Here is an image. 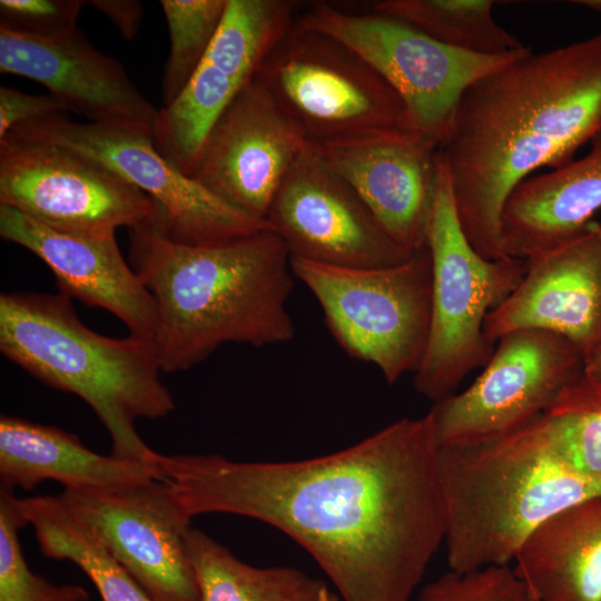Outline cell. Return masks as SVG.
<instances>
[{"label":"cell","instance_id":"12","mask_svg":"<svg viewBox=\"0 0 601 601\" xmlns=\"http://www.w3.org/2000/svg\"><path fill=\"white\" fill-rule=\"evenodd\" d=\"M0 205L52 229L110 236L161 214L147 194L69 149L24 139L0 140Z\"/></svg>","mask_w":601,"mask_h":601},{"label":"cell","instance_id":"7","mask_svg":"<svg viewBox=\"0 0 601 601\" xmlns=\"http://www.w3.org/2000/svg\"><path fill=\"white\" fill-rule=\"evenodd\" d=\"M255 79L309 145L415 129L401 96L372 67L341 42L297 23Z\"/></svg>","mask_w":601,"mask_h":601},{"label":"cell","instance_id":"32","mask_svg":"<svg viewBox=\"0 0 601 601\" xmlns=\"http://www.w3.org/2000/svg\"><path fill=\"white\" fill-rule=\"evenodd\" d=\"M69 110L51 95H33L7 86L0 87V139L12 128Z\"/></svg>","mask_w":601,"mask_h":601},{"label":"cell","instance_id":"5","mask_svg":"<svg viewBox=\"0 0 601 601\" xmlns=\"http://www.w3.org/2000/svg\"><path fill=\"white\" fill-rule=\"evenodd\" d=\"M439 463L447 563L455 572L509 565L543 521L601 494V483L558 460L535 418L493 441L439 447Z\"/></svg>","mask_w":601,"mask_h":601},{"label":"cell","instance_id":"10","mask_svg":"<svg viewBox=\"0 0 601 601\" xmlns=\"http://www.w3.org/2000/svg\"><path fill=\"white\" fill-rule=\"evenodd\" d=\"M4 138L52 144L115 173L159 205L161 229L177 243L201 245L272 230L267 220L240 213L180 171L140 129L59 115L19 125Z\"/></svg>","mask_w":601,"mask_h":601},{"label":"cell","instance_id":"18","mask_svg":"<svg viewBox=\"0 0 601 601\" xmlns=\"http://www.w3.org/2000/svg\"><path fill=\"white\" fill-rule=\"evenodd\" d=\"M524 263L520 284L487 315L486 338L545 329L571 341L585 362L601 348V221Z\"/></svg>","mask_w":601,"mask_h":601},{"label":"cell","instance_id":"35","mask_svg":"<svg viewBox=\"0 0 601 601\" xmlns=\"http://www.w3.org/2000/svg\"><path fill=\"white\" fill-rule=\"evenodd\" d=\"M572 2L601 13V0H578Z\"/></svg>","mask_w":601,"mask_h":601},{"label":"cell","instance_id":"25","mask_svg":"<svg viewBox=\"0 0 601 601\" xmlns=\"http://www.w3.org/2000/svg\"><path fill=\"white\" fill-rule=\"evenodd\" d=\"M14 505L33 528L40 551L48 558L79 566L102 601H154L59 495L14 496Z\"/></svg>","mask_w":601,"mask_h":601},{"label":"cell","instance_id":"30","mask_svg":"<svg viewBox=\"0 0 601 601\" xmlns=\"http://www.w3.org/2000/svg\"><path fill=\"white\" fill-rule=\"evenodd\" d=\"M417 601H538L509 565L447 572L426 584Z\"/></svg>","mask_w":601,"mask_h":601},{"label":"cell","instance_id":"31","mask_svg":"<svg viewBox=\"0 0 601 601\" xmlns=\"http://www.w3.org/2000/svg\"><path fill=\"white\" fill-rule=\"evenodd\" d=\"M83 0H1L0 29L52 38L77 29Z\"/></svg>","mask_w":601,"mask_h":601},{"label":"cell","instance_id":"6","mask_svg":"<svg viewBox=\"0 0 601 601\" xmlns=\"http://www.w3.org/2000/svg\"><path fill=\"white\" fill-rule=\"evenodd\" d=\"M426 247L432 260L431 325L414 387L439 402L454 394L472 371L487 364L494 344L484 334L485 319L513 293L525 272L524 260L487 259L472 247L459 221L442 148Z\"/></svg>","mask_w":601,"mask_h":601},{"label":"cell","instance_id":"2","mask_svg":"<svg viewBox=\"0 0 601 601\" xmlns=\"http://www.w3.org/2000/svg\"><path fill=\"white\" fill-rule=\"evenodd\" d=\"M601 129V32L528 53L461 97L444 154L456 214L472 247L505 256L501 216L534 170L571 162Z\"/></svg>","mask_w":601,"mask_h":601},{"label":"cell","instance_id":"14","mask_svg":"<svg viewBox=\"0 0 601 601\" xmlns=\"http://www.w3.org/2000/svg\"><path fill=\"white\" fill-rule=\"evenodd\" d=\"M285 0H228L217 33L179 97L159 108L154 131L158 152L190 175L210 128L252 81L293 26L296 7Z\"/></svg>","mask_w":601,"mask_h":601},{"label":"cell","instance_id":"4","mask_svg":"<svg viewBox=\"0 0 601 601\" xmlns=\"http://www.w3.org/2000/svg\"><path fill=\"white\" fill-rule=\"evenodd\" d=\"M0 351L42 383L86 402L106 427L111 454L155 463L139 436V418H162L175 401L160 378L154 339L112 338L88 328L70 297L12 292L0 295Z\"/></svg>","mask_w":601,"mask_h":601},{"label":"cell","instance_id":"8","mask_svg":"<svg viewBox=\"0 0 601 601\" xmlns=\"http://www.w3.org/2000/svg\"><path fill=\"white\" fill-rule=\"evenodd\" d=\"M290 265L295 278L318 302L329 333L347 355L375 365L390 384L416 372L431 325L427 247L390 267H336L295 258Z\"/></svg>","mask_w":601,"mask_h":601},{"label":"cell","instance_id":"22","mask_svg":"<svg viewBox=\"0 0 601 601\" xmlns=\"http://www.w3.org/2000/svg\"><path fill=\"white\" fill-rule=\"evenodd\" d=\"M1 487L33 490L56 481L63 490L102 489L160 479L156 464L102 455L59 427L17 416L0 417Z\"/></svg>","mask_w":601,"mask_h":601},{"label":"cell","instance_id":"11","mask_svg":"<svg viewBox=\"0 0 601 601\" xmlns=\"http://www.w3.org/2000/svg\"><path fill=\"white\" fill-rule=\"evenodd\" d=\"M496 343L473 384L431 408L439 447L470 446L508 435L546 412L582 376L583 355L554 332L522 328Z\"/></svg>","mask_w":601,"mask_h":601},{"label":"cell","instance_id":"24","mask_svg":"<svg viewBox=\"0 0 601 601\" xmlns=\"http://www.w3.org/2000/svg\"><path fill=\"white\" fill-rule=\"evenodd\" d=\"M187 546L200 601H339L323 580L290 566L245 563L200 530H189Z\"/></svg>","mask_w":601,"mask_h":601},{"label":"cell","instance_id":"23","mask_svg":"<svg viewBox=\"0 0 601 601\" xmlns=\"http://www.w3.org/2000/svg\"><path fill=\"white\" fill-rule=\"evenodd\" d=\"M514 561L538 601H601V494L543 521Z\"/></svg>","mask_w":601,"mask_h":601},{"label":"cell","instance_id":"19","mask_svg":"<svg viewBox=\"0 0 601 601\" xmlns=\"http://www.w3.org/2000/svg\"><path fill=\"white\" fill-rule=\"evenodd\" d=\"M0 71L46 87L89 122L126 126L154 136L159 115L120 61L80 30L38 38L0 29Z\"/></svg>","mask_w":601,"mask_h":601},{"label":"cell","instance_id":"16","mask_svg":"<svg viewBox=\"0 0 601 601\" xmlns=\"http://www.w3.org/2000/svg\"><path fill=\"white\" fill-rule=\"evenodd\" d=\"M306 146L254 79L215 121L189 176L233 208L266 220L277 189Z\"/></svg>","mask_w":601,"mask_h":601},{"label":"cell","instance_id":"20","mask_svg":"<svg viewBox=\"0 0 601 601\" xmlns=\"http://www.w3.org/2000/svg\"><path fill=\"white\" fill-rule=\"evenodd\" d=\"M0 236L40 258L55 275L60 293L108 311L131 335L155 338V302L124 258L115 235L59 231L0 205Z\"/></svg>","mask_w":601,"mask_h":601},{"label":"cell","instance_id":"1","mask_svg":"<svg viewBox=\"0 0 601 601\" xmlns=\"http://www.w3.org/2000/svg\"><path fill=\"white\" fill-rule=\"evenodd\" d=\"M160 477L190 518H252L293 539L344 601H410L444 541L439 445L428 412L300 461L164 455Z\"/></svg>","mask_w":601,"mask_h":601},{"label":"cell","instance_id":"34","mask_svg":"<svg viewBox=\"0 0 601 601\" xmlns=\"http://www.w3.org/2000/svg\"><path fill=\"white\" fill-rule=\"evenodd\" d=\"M582 378L593 390L601 393V348L584 362Z\"/></svg>","mask_w":601,"mask_h":601},{"label":"cell","instance_id":"3","mask_svg":"<svg viewBox=\"0 0 601 601\" xmlns=\"http://www.w3.org/2000/svg\"><path fill=\"white\" fill-rule=\"evenodd\" d=\"M130 266L155 302L162 372L186 371L226 343L266 346L295 335L290 256L270 229L201 245L169 238L160 215L128 228Z\"/></svg>","mask_w":601,"mask_h":601},{"label":"cell","instance_id":"17","mask_svg":"<svg viewBox=\"0 0 601 601\" xmlns=\"http://www.w3.org/2000/svg\"><path fill=\"white\" fill-rule=\"evenodd\" d=\"M308 146L357 193L396 244L412 254L426 248L439 141L410 129Z\"/></svg>","mask_w":601,"mask_h":601},{"label":"cell","instance_id":"15","mask_svg":"<svg viewBox=\"0 0 601 601\" xmlns=\"http://www.w3.org/2000/svg\"><path fill=\"white\" fill-rule=\"evenodd\" d=\"M266 220L295 259L375 268L414 255L386 234L357 193L308 144L277 189Z\"/></svg>","mask_w":601,"mask_h":601},{"label":"cell","instance_id":"33","mask_svg":"<svg viewBox=\"0 0 601 601\" xmlns=\"http://www.w3.org/2000/svg\"><path fill=\"white\" fill-rule=\"evenodd\" d=\"M88 3L107 17L126 40L139 32L144 7L137 0H91Z\"/></svg>","mask_w":601,"mask_h":601},{"label":"cell","instance_id":"21","mask_svg":"<svg viewBox=\"0 0 601 601\" xmlns=\"http://www.w3.org/2000/svg\"><path fill=\"white\" fill-rule=\"evenodd\" d=\"M578 160L522 181L501 216L505 256L526 260L582 233L601 209V129Z\"/></svg>","mask_w":601,"mask_h":601},{"label":"cell","instance_id":"13","mask_svg":"<svg viewBox=\"0 0 601 601\" xmlns=\"http://www.w3.org/2000/svg\"><path fill=\"white\" fill-rule=\"evenodd\" d=\"M59 497L154 601H200L187 546L191 518L164 480Z\"/></svg>","mask_w":601,"mask_h":601},{"label":"cell","instance_id":"27","mask_svg":"<svg viewBox=\"0 0 601 601\" xmlns=\"http://www.w3.org/2000/svg\"><path fill=\"white\" fill-rule=\"evenodd\" d=\"M535 423L558 460L579 476L601 483V393L581 376Z\"/></svg>","mask_w":601,"mask_h":601},{"label":"cell","instance_id":"29","mask_svg":"<svg viewBox=\"0 0 601 601\" xmlns=\"http://www.w3.org/2000/svg\"><path fill=\"white\" fill-rule=\"evenodd\" d=\"M12 490H0V601H86L76 584L56 585L33 573L23 556L18 531L27 525L14 505Z\"/></svg>","mask_w":601,"mask_h":601},{"label":"cell","instance_id":"9","mask_svg":"<svg viewBox=\"0 0 601 601\" xmlns=\"http://www.w3.org/2000/svg\"><path fill=\"white\" fill-rule=\"evenodd\" d=\"M296 23L362 58L401 96L414 128L441 146L463 93L531 50L525 46L504 55L466 52L392 16L348 12L328 3L312 6Z\"/></svg>","mask_w":601,"mask_h":601},{"label":"cell","instance_id":"28","mask_svg":"<svg viewBox=\"0 0 601 601\" xmlns=\"http://www.w3.org/2000/svg\"><path fill=\"white\" fill-rule=\"evenodd\" d=\"M228 0H160L169 32L161 78L162 107L183 92L211 45Z\"/></svg>","mask_w":601,"mask_h":601},{"label":"cell","instance_id":"26","mask_svg":"<svg viewBox=\"0 0 601 601\" xmlns=\"http://www.w3.org/2000/svg\"><path fill=\"white\" fill-rule=\"evenodd\" d=\"M492 0H382L372 10L410 23L452 48L504 55L525 47L493 18Z\"/></svg>","mask_w":601,"mask_h":601}]
</instances>
